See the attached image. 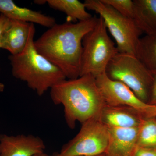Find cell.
<instances>
[{
	"label": "cell",
	"mask_w": 156,
	"mask_h": 156,
	"mask_svg": "<svg viewBox=\"0 0 156 156\" xmlns=\"http://www.w3.org/2000/svg\"><path fill=\"white\" fill-rule=\"evenodd\" d=\"M98 18L76 23H56L34 41L37 51L58 68L66 79L80 76L82 41L92 30Z\"/></svg>",
	"instance_id": "obj_1"
},
{
	"label": "cell",
	"mask_w": 156,
	"mask_h": 156,
	"mask_svg": "<svg viewBox=\"0 0 156 156\" xmlns=\"http://www.w3.org/2000/svg\"><path fill=\"white\" fill-rule=\"evenodd\" d=\"M54 104L64 108V118L69 128L100 116L105 103L96 79L90 75L61 81L50 89Z\"/></svg>",
	"instance_id": "obj_2"
},
{
	"label": "cell",
	"mask_w": 156,
	"mask_h": 156,
	"mask_svg": "<svg viewBox=\"0 0 156 156\" xmlns=\"http://www.w3.org/2000/svg\"><path fill=\"white\" fill-rule=\"evenodd\" d=\"M35 27L32 23L27 44L21 53L10 55L12 75L25 82L42 96L56 84L66 79L61 70L37 51L34 45Z\"/></svg>",
	"instance_id": "obj_3"
},
{
	"label": "cell",
	"mask_w": 156,
	"mask_h": 156,
	"mask_svg": "<svg viewBox=\"0 0 156 156\" xmlns=\"http://www.w3.org/2000/svg\"><path fill=\"white\" fill-rule=\"evenodd\" d=\"M107 30L103 19L99 17L94 28L84 37L80 76L90 75L96 78L105 73L108 65L119 53Z\"/></svg>",
	"instance_id": "obj_4"
},
{
	"label": "cell",
	"mask_w": 156,
	"mask_h": 156,
	"mask_svg": "<svg viewBox=\"0 0 156 156\" xmlns=\"http://www.w3.org/2000/svg\"><path fill=\"white\" fill-rule=\"evenodd\" d=\"M105 73L111 80L125 84L140 100L149 104L153 76L136 56L118 53L108 65Z\"/></svg>",
	"instance_id": "obj_5"
},
{
	"label": "cell",
	"mask_w": 156,
	"mask_h": 156,
	"mask_svg": "<svg viewBox=\"0 0 156 156\" xmlns=\"http://www.w3.org/2000/svg\"><path fill=\"white\" fill-rule=\"evenodd\" d=\"M86 8L95 11L104 20L107 29L113 37L119 53L135 55L142 32L134 21L124 17L101 0H86Z\"/></svg>",
	"instance_id": "obj_6"
},
{
	"label": "cell",
	"mask_w": 156,
	"mask_h": 156,
	"mask_svg": "<svg viewBox=\"0 0 156 156\" xmlns=\"http://www.w3.org/2000/svg\"><path fill=\"white\" fill-rule=\"evenodd\" d=\"M108 128L100 117L82 124L79 133L65 144L56 156H98L105 154L108 147Z\"/></svg>",
	"instance_id": "obj_7"
},
{
	"label": "cell",
	"mask_w": 156,
	"mask_h": 156,
	"mask_svg": "<svg viewBox=\"0 0 156 156\" xmlns=\"http://www.w3.org/2000/svg\"><path fill=\"white\" fill-rule=\"evenodd\" d=\"M95 79L106 105L131 107L142 114L151 105L140 100L125 84L111 80L105 73L98 76Z\"/></svg>",
	"instance_id": "obj_8"
},
{
	"label": "cell",
	"mask_w": 156,
	"mask_h": 156,
	"mask_svg": "<svg viewBox=\"0 0 156 156\" xmlns=\"http://www.w3.org/2000/svg\"><path fill=\"white\" fill-rule=\"evenodd\" d=\"M46 145L32 134H0V156H34L45 153Z\"/></svg>",
	"instance_id": "obj_9"
},
{
	"label": "cell",
	"mask_w": 156,
	"mask_h": 156,
	"mask_svg": "<svg viewBox=\"0 0 156 156\" xmlns=\"http://www.w3.org/2000/svg\"><path fill=\"white\" fill-rule=\"evenodd\" d=\"M100 119L108 128H137L144 118L142 113L128 106L104 107Z\"/></svg>",
	"instance_id": "obj_10"
},
{
	"label": "cell",
	"mask_w": 156,
	"mask_h": 156,
	"mask_svg": "<svg viewBox=\"0 0 156 156\" xmlns=\"http://www.w3.org/2000/svg\"><path fill=\"white\" fill-rule=\"evenodd\" d=\"M106 156H134L137 147L138 128H108Z\"/></svg>",
	"instance_id": "obj_11"
},
{
	"label": "cell",
	"mask_w": 156,
	"mask_h": 156,
	"mask_svg": "<svg viewBox=\"0 0 156 156\" xmlns=\"http://www.w3.org/2000/svg\"><path fill=\"white\" fill-rule=\"evenodd\" d=\"M31 24L10 19L1 36L0 48L8 50L12 55L22 52L27 44Z\"/></svg>",
	"instance_id": "obj_12"
},
{
	"label": "cell",
	"mask_w": 156,
	"mask_h": 156,
	"mask_svg": "<svg viewBox=\"0 0 156 156\" xmlns=\"http://www.w3.org/2000/svg\"><path fill=\"white\" fill-rule=\"evenodd\" d=\"M0 13L10 19L37 23L49 28L56 23L53 17L38 11L19 7L12 0H0Z\"/></svg>",
	"instance_id": "obj_13"
},
{
	"label": "cell",
	"mask_w": 156,
	"mask_h": 156,
	"mask_svg": "<svg viewBox=\"0 0 156 156\" xmlns=\"http://www.w3.org/2000/svg\"><path fill=\"white\" fill-rule=\"evenodd\" d=\"M131 20L146 34L156 33V0H134Z\"/></svg>",
	"instance_id": "obj_14"
},
{
	"label": "cell",
	"mask_w": 156,
	"mask_h": 156,
	"mask_svg": "<svg viewBox=\"0 0 156 156\" xmlns=\"http://www.w3.org/2000/svg\"><path fill=\"white\" fill-rule=\"evenodd\" d=\"M47 3L50 8L66 14L67 22L85 21L93 17L87 11L84 3L78 0H48Z\"/></svg>",
	"instance_id": "obj_15"
},
{
	"label": "cell",
	"mask_w": 156,
	"mask_h": 156,
	"mask_svg": "<svg viewBox=\"0 0 156 156\" xmlns=\"http://www.w3.org/2000/svg\"><path fill=\"white\" fill-rule=\"evenodd\" d=\"M135 56L152 73L156 72V33L140 37Z\"/></svg>",
	"instance_id": "obj_16"
},
{
	"label": "cell",
	"mask_w": 156,
	"mask_h": 156,
	"mask_svg": "<svg viewBox=\"0 0 156 156\" xmlns=\"http://www.w3.org/2000/svg\"><path fill=\"white\" fill-rule=\"evenodd\" d=\"M137 146L156 147V119L144 118L138 128Z\"/></svg>",
	"instance_id": "obj_17"
},
{
	"label": "cell",
	"mask_w": 156,
	"mask_h": 156,
	"mask_svg": "<svg viewBox=\"0 0 156 156\" xmlns=\"http://www.w3.org/2000/svg\"><path fill=\"white\" fill-rule=\"evenodd\" d=\"M134 156H156V147H143L137 146Z\"/></svg>",
	"instance_id": "obj_18"
},
{
	"label": "cell",
	"mask_w": 156,
	"mask_h": 156,
	"mask_svg": "<svg viewBox=\"0 0 156 156\" xmlns=\"http://www.w3.org/2000/svg\"><path fill=\"white\" fill-rule=\"evenodd\" d=\"M153 76V83L151 91L150 98L149 104L156 105V72L152 73Z\"/></svg>",
	"instance_id": "obj_19"
},
{
	"label": "cell",
	"mask_w": 156,
	"mask_h": 156,
	"mask_svg": "<svg viewBox=\"0 0 156 156\" xmlns=\"http://www.w3.org/2000/svg\"><path fill=\"white\" fill-rule=\"evenodd\" d=\"M10 22V19L6 17L3 14H0V40H1V36L2 34L3 31L9 25Z\"/></svg>",
	"instance_id": "obj_20"
},
{
	"label": "cell",
	"mask_w": 156,
	"mask_h": 156,
	"mask_svg": "<svg viewBox=\"0 0 156 156\" xmlns=\"http://www.w3.org/2000/svg\"><path fill=\"white\" fill-rule=\"evenodd\" d=\"M142 114L144 118H156V105H151Z\"/></svg>",
	"instance_id": "obj_21"
},
{
	"label": "cell",
	"mask_w": 156,
	"mask_h": 156,
	"mask_svg": "<svg viewBox=\"0 0 156 156\" xmlns=\"http://www.w3.org/2000/svg\"><path fill=\"white\" fill-rule=\"evenodd\" d=\"M34 3L38 4V5H43V4L47 3V1H34Z\"/></svg>",
	"instance_id": "obj_22"
},
{
	"label": "cell",
	"mask_w": 156,
	"mask_h": 156,
	"mask_svg": "<svg viewBox=\"0 0 156 156\" xmlns=\"http://www.w3.org/2000/svg\"><path fill=\"white\" fill-rule=\"evenodd\" d=\"M5 86L4 84L0 82V93L2 92L5 90Z\"/></svg>",
	"instance_id": "obj_23"
},
{
	"label": "cell",
	"mask_w": 156,
	"mask_h": 156,
	"mask_svg": "<svg viewBox=\"0 0 156 156\" xmlns=\"http://www.w3.org/2000/svg\"><path fill=\"white\" fill-rule=\"evenodd\" d=\"M34 156H54V155H50L48 154L45 153H44L39 154Z\"/></svg>",
	"instance_id": "obj_24"
},
{
	"label": "cell",
	"mask_w": 156,
	"mask_h": 156,
	"mask_svg": "<svg viewBox=\"0 0 156 156\" xmlns=\"http://www.w3.org/2000/svg\"><path fill=\"white\" fill-rule=\"evenodd\" d=\"M104 155H105V154L101 155L98 156H104ZM54 156H56V154H54Z\"/></svg>",
	"instance_id": "obj_25"
},
{
	"label": "cell",
	"mask_w": 156,
	"mask_h": 156,
	"mask_svg": "<svg viewBox=\"0 0 156 156\" xmlns=\"http://www.w3.org/2000/svg\"><path fill=\"white\" fill-rule=\"evenodd\" d=\"M104 156H105V155H104Z\"/></svg>",
	"instance_id": "obj_26"
},
{
	"label": "cell",
	"mask_w": 156,
	"mask_h": 156,
	"mask_svg": "<svg viewBox=\"0 0 156 156\" xmlns=\"http://www.w3.org/2000/svg\"></svg>",
	"instance_id": "obj_27"
}]
</instances>
